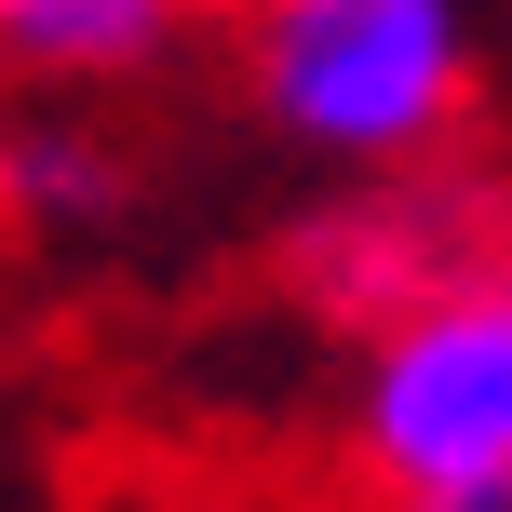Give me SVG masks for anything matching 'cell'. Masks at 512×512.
<instances>
[{
  "mask_svg": "<svg viewBox=\"0 0 512 512\" xmlns=\"http://www.w3.org/2000/svg\"><path fill=\"white\" fill-rule=\"evenodd\" d=\"M243 95L310 162H432L472 122L459 0H243Z\"/></svg>",
  "mask_w": 512,
  "mask_h": 512,
  "instance_id": "cell-1",
  "label": "cell"
},
{
  "mask_svg": "<svg viewBox=\"0 0 512 512\" xmlns=\"http://www.w3.org/2000/svg\"><path fill=\"white\" fill-rule=\"evenodd\" d=\"M270 283L337 337H378L432 297H499L512 283V176L499 162H378L351 176L337 203L283 216Z\"/></svg>",
  "mask_w": 512,
  "mask_h": 512,
  "instance_id": "cell-2",
  "label": "cell"
},
{
  "mask_svg": "<svg viewBox=\"0 0 512 512\" xmlns=\"http://www.w3.org/2000/svg\"><path fill=\"white\" fill-rule=\"evenodd\" d=\"M337 459H351V486L378 512L512 472V283L499 297H432L405 324L351 337Z\"/></svg>",
  "mask_w": 512,
  "mask_h": 512,
  "instance_id": "cell-3",
  "label": "cell"
},
{
  "mask_svg": "<svg viewBox=\"0 0 512 512\" xmlns=\"http://www.w3.org/2000/svg\"><path fill=\"white\" fill-rule=\"evenodd\" d=\"M189 27V0H0V68L27 81H135Z\"/></svg>",
  "mask_w": 512,
  "mask_h": 512,
  "instance_id": "cell-4",
  "label": "cell"
},
{
  "mask_svg": "<svg viewBox=\"0 0 512 512\" xmlns=\"http://www.w3.org/2000/svg\"><path fill=\"white\" fill-rule=\"evenodd\" d=\"M122 149H108L95 122H68V108H27V122H0V216H27V230H95V216H122Z\"/></svg>",
  "mask_w": 512,
  "mask_h": 512,
  "instance_id": "cell-5",
  "label": "cell"
},
{
  "mask_svg": "<svg viewBox=\"0 0 512 512\" xmlns=\"http://www.w3.org/2000/svg\"><path fill=\"white\" fill-rule=\"evenodd\" d=\"M405 512H512V472H486V486H445V499H405Z\"/></svg>",
  "mask_w": 512,
  "mask_h": 512,
  "instance_id": "cell-6",
  "label": "cell"
}]
</instances>
